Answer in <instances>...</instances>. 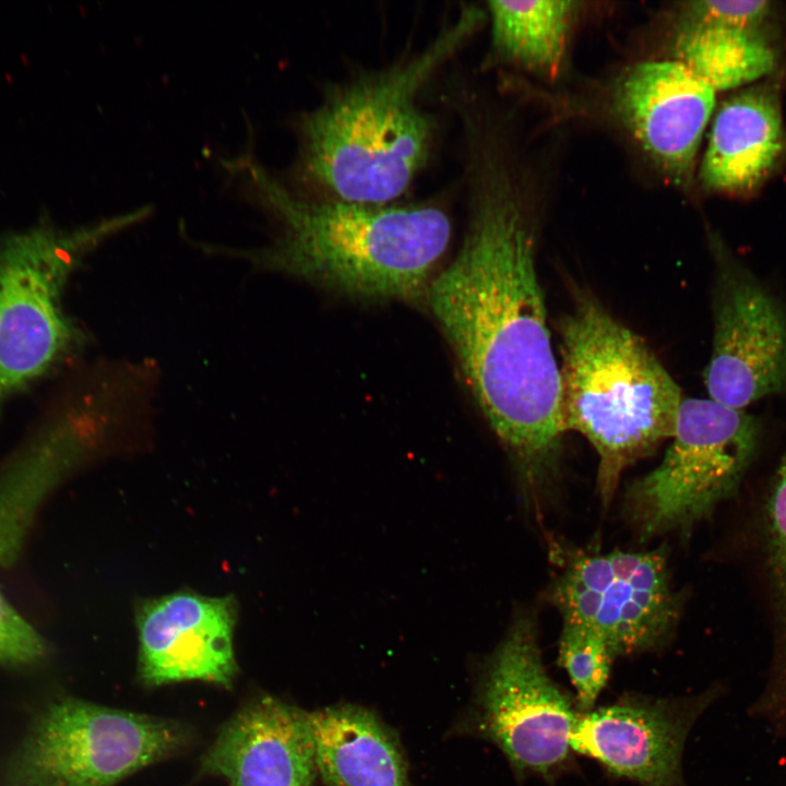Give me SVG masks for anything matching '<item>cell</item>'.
<instances>
[{
	"label": "cell",
	"mask_w": 786,
	"mask_h": 786,
	"mask_svg": "<svg viewBox=\"0 0 786 786\" xmlns=\"http://www.w3.org/2000/svg\"><path fill=\"white\" fill-rule=\"evenodd\" d=\"M474 175L462 247L426 294L480 410L533 491L558 472L565 432L560 368L533 225L489 164Z\"/></svg>",
	"instance_id": "1"
},
{
	"label": "cell",
	"mask_w": 786,
	"mask_h": 786,
	"mask_svg": "<svg viewBox=\"0 0 786 786\" xmlns=\"http://www.w3.org/2000/svg\"><path fill=\"white\" fill-rule=\"evenodd\" d=\"M483 19L465 9L422 51L334 87L301 123L303 168L331 199L388 204L425 166L433 123L417 95Z\"/></svg>",
	"instance_id": "2"
},
{
	"label": "cell",
	"mask_w": 786,
	"mask_h": 786,
	"mask_svg": "<svg viewBox=\"0 0 786 786\" xmlns=\"http://www.w3.org/2000/svg\"><path fill=\"white\" fill-rule=\"evenodd\" d=\"M266 183L284 227L261 259L269 267L366 299L414 298L427 291L451 237L442 209L310 201Z\"/></svg>",
	"instance_id": "3"
},
{
	"label": "cell",
	"mask_w": 786,
	"mask_h": 786,
	"mask_svg": "<svg viewBox=\"0 0 786 786\" xmlns=\"http://www.w3.org/2000/svg\"><path fill=\"white\" fill-rule=\"evenodd\" d=\"M558 330L563 426L596 450L607 503L621 473L671 438L683 396L643 340L588 291L576 293Z\"/></svg>",
	"instance_id": "4"
},
{
	"label": "cell",
	"mask_w": 786,
	"mask_h": 786,
	"mask_svg": "<svg viewBox=\"0 0 786 786\" xmlns=\"http://www.w3.org/2000/svg\"><path fill=\"white\" fill-rule=\"evenodd\" d=\"M579 714L573 695L546 669L535 620L522 614L480 663L456 727L495 745L517 779L553 785L576 769L570 737Z\"/></svg>",
	"instance_id": "5"
},
{
	"label": "cell",
	"mask_w": 786,
	"mask_h": 786,
	"mask_svg": "<svg viewBox=\"0 0 786 786\" xmlns=\"http://www.w3.org/2000/svg\"><path fill=\"white\" fill-rule=\"evenodd\" d=\"M190 741V730L174 719L61 698L35 718L5 786H114Z\"/></svg>",
	"instance_id": "6"
},
{
	"label": "cell",
	"mask_w": 786,
	"mask_h": 786,
	"mask_svg": "<svg viewBox=\"0 0 786 786\" xmlns=\"http://www.w3.org/2000/svg\"><path fill=\"white\" fill-rule=\"evenodd\" d=\"M759 419L712 398H684L662 462L634 480L626 511L642 539L689 531L737 489L760 443Z\"/></svg>",
	"instance_id": "7"
},
{
	"label": "cell",
	"mask_w": 786,
	"mask_h": 786,
	"mask_svg": "<svg viewBox=\"0 0 786 786\" xmlns=\"http://www.w3.org/2000/svg\"><path fill=\"white\" fill-rule=\"evenodd\" d=\"M103 226L69 235L40 225L0 242V403L48 372L78 342L61 294Z\"/></svg>",
	"instance_id": "8"
},
{
	"label": "cell",
	"mask_w": 786,
	"mask_h": 786,
	"mask_svg": "<svg viewBox=\"0 0 786 786\" xmlns=\"http://www.w3.org/2000/svg\"><path fill=\"white\" fill-rule=\"evenodd\" d=\"M549 597L563 622L596 631L617 657L663 647L681 610L664 547L576 553L552 583Z\"/></svg>",
	"instance_id": "9"
},
{
	"label": "cell",
	"mask_w": 786,
	"mask_h": 786,
	"mask_svg": "<svg viewBox=\"0 0 786 786\" xmlns=\"http://www.w3.org/2000/svg\"><path fill=\"white\" fill-rule=\"evenodd\" d=\"M710 398L742 409L786 390V311L738 261L717 259Z\"/></svg>",
	"instance_id": "10"
},
{
	"label": "cell",
	"mask_w": 786,
	"mask_h": 786,
	"mask_svg": "<svg viewBox=\"0 0 786 786\" xmlns=\"http://www.w3.org/2000/svg\"><path fill=\"white\" fill-rule=\"evenodd\" d=\"M722 690L687 696L626 693L580 713L570 745L610 776L639 786H686L682 754L688 735Z\"/></svg>",
	"instance_id": "11"
},
{
	"label": "cell",
	"mask_w": 786,
	"mask_h": 786,
	"mask_svg": "<svg viewBox=\"0 0 786 786\" xmlns=\"http://www.w3.org/2000/svg\"><path fill=\"white\" fill-rule=\"evenodd\" d=\"M235 623L229 597L178 592L142 603L136 611L141 680L147 686L201 680L229 688L237 674Z\"/></svg>",
	"instance_id": "12"
},
{
	"label": "cell",
	"mask_w": 786,
	"mask_h": 786,
	"mask_svg": "<svg viewBox=\"0 0 786 786\" xmlns=\"http://www.w3.org/2000/svg\"><path fill=\"white\" fill-rule=\"evenodd\" d=\"M614 107L654 163L677 183L689 181L715 91L682 62L646 61L618 82Z\"/></svg>",
	"instance_id": "13"
},
{
	"label": "cell",
	"mask_w": 786,
	"mask_h": 786,
	"mask_svg": "<svg viewBox=\"0 0 786 786\" xmlns=\"http://www.w3.org/2000/svg\"><path fill=\"white\" fill-rule=\"evenodd\" d=\"M200 773L230 786H315L309 712L269 694L251 700L221 728Z\"/></svg>",
	"instance_id": "14"
},
{
	"label": "cell",
	"mask_w": 786,
	"mask_h": 786,
	"mask_svg": "<svg viewBox=\"0 0 786 786\" xmlns=\"http://www.w3.org/2000/svg\"><path fill=\"white\" fill-rule=\"evenodd\" d=\"M786 147L779 97L770 85L743 88L714 117L700 177L711 191L748 194L777 166Z\"/></svg>",
	"instance_id": "15"
},
{
	"label": "cell",
	"mask_w": 786,
	"mask_h": 786,
	"mask_svg": "<svg viewBox=\"0 0 786 786\" xmlns=\"http://www.w3.org/2000/svg\"><path fill=\"white\" fill-rule=\"evenodd\" d=\"M88 407L48 421L0 471V567L19 557L35 515L48 495L90 446Z\"/></svg>",
	"instance_id": "16"
},
{
	"label": "cell",
	"mask_w": 786,
	"mask_h": 786,
	"mask_svg": "<svg viewBox=\"0 0 786 786\" xmlns=\"http://www.w3.org/2000/svg\"><path fill=\"white\" fill-rule=\"evenodd\" d=\"M309 724L326 786H409L400 738L371 710L338 703L309 712Z\"/></svg>",
	"instance_id": "17"
},
{
	"label": "cell",
	"mask_w": 786,
	"mask_h": 786,
	"mask_svg": "<svg viewBox=\"0 0 786 786\" xmlns=\"http://www.w3.org/2000/svg\"><path fill=\"white\" fill-rule=\"evenodd\" d=\"M761 27L690 16L676 39L678 61L715 92L748 85L776 64V51Z\"/></svg>",
	"instance_id": "18"
},
{
	"label": "cell",
	"mask_w": 786,
	"mask_h": 786,
	"mask_svg": "<svg viewBox=\"0 0 786 786\" xmlns=\"http://www.w3.org/2000/svg\"><path fill=\"white\" fill-rule=\"evenodd\" d=\"M573 1H490L492 43L507 60L555 76L577 11Z\"/></svg>",
	"instance_id": "19"
},
{
	"label": "cell",
	"mask_w": 786,
	"mask_h": 786,
	"mask_svg": "<svg viewBox=\"0 0 786 786\" xmlns=\"http://www.w3.org/2000/svg\"><path fill=\"white\" fill-rule=\"evenodd\" d=\"M764 525L765 561L775 619V652L762 696L772 706L786 711V455L771 485Z\"/></svg>",
	"instance_id": "20"
},
{
	"label": "cell",
	"mask_w": 786,
	"mask_h": 786,
	"mask_svg": "<svg viewBox=\"0 0 786 786\" xmlns=\"http://www.w3.org/2000/svg\"><path fill=\"white\" fill-rule=\"evenodd\" d=\"M607 641L596 631L563 622L558 644V662L574 690L580 713L591 711L604 692L615 659Z\"/></svg>",
	"instance_id": "21"
},
{
	"label": "cell",
	"mask_w": 786,
	"mask_h": 786,
	"mask_svg": "<svg viewBox=\"0 0 786 786\" xmlns=\"http://www.w3.org/2000/svg\"><path fill=\"white\" fill-rule=\"evenodd\" d=\"M46 651L44 639L0 592V665H33Z\"/></svg>",
	"instance_id": "22"
},
{
	"label": "cell",
	"mask_w": 786,
	"mask_h": 786,
	"mask_svg": "<svg viewBox=\"0 0 786 786\" xmlns=\"http://www.w3.org/2000/svg\"><path fill=\"white\" fill-rule=\"evenodd\" d=\"M770 2L758 0L696 1L689 7L690 16L718 23L762 26L771 12Z\"/></svg>",
	"instance_id": "23"
}]
</instances>
